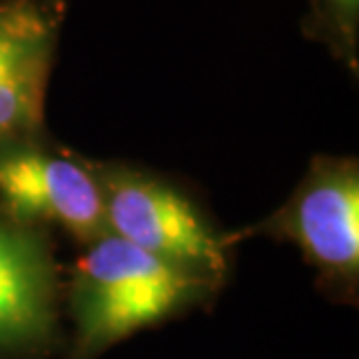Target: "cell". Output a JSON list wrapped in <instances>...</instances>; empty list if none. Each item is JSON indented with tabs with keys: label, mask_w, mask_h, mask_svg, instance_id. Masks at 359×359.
<instances>
[{
	"label": "cell",
	"mask_w": 359,
	"mask_h": 359,
	"mask_svg": "<svg viewBox=\"0 0 359 359\" xmlns=\"http://www.w3.org/2000/svg\"><path fill=\"white\" fill-rule=\"evenodd\" d=\"M215 283L166 264L103 233L84 245L70 280L75 348L70 359H93L138 329L198 304Z\"/></svg>",
	"instance_id": "obj_1"
},
{
	"label": "cell",
	"mask_w": 359,
	"mask_h": 359,
	"mask_svg": "<svg viewBox=\"0 0 359 359\" xmlns=\"http://www.w3.org/2000/svg\"><path fill=\"white\" fill-rule=\"evenodd\" d=\"M107 231L156 259L219 285L229 266L224 233L173 184L126 163H93Z\"/></svg>",
	"instance_id": "obj_2"
},
{
	"label": "cell",
	"mask_w": 359,
	"mask_h": 359,
	"mask_svg": "<svg viewBox=\"0 0 359 359\" xmlns=\"http://www.w3.org/2000/svg\"><path fill=\"white\" fill-rule=\"evenodd\" d=\"M266 236L294 243L332 294L355 299L359 285V163L313 156L292 196L259 224L224 233L226 245Z\"/></svg>",
	"instance_id": "obj_3"
},
{
	"label": "cell",
	"mask_w": 359,
	"mask_h": 359,
	"mask_svg": "<svg viewBox=\"0 0 359 359\" xmlns=\"http://www.w3.org/2000/svg\"><path fill=\"white\" fill-rule=\"evenodd\" d=\"M0 210L28 224L61 226L82 245L107 233L91 161L47 138L0 152Z\"/></svg>",
	"instance_id": "obj_4"
},
{
	"label": "cell",
	"mask_w": 359,
	"mask_h": 359,
	"mask_svg": "<svg viewBox=\"0 0 359 359\" xmlns=\"http://www.w3.org/2000/svg\"><path fill=\"white\" fill-rule=\"evenodd\" d=\"M59 0H0V152L47 138Z\"/></svg>",
	"instance_id": "obj_5"
},
{
	"label": "cell",
	"mask_w": 359,
	"mask_h": 359,
	"mask_svg": "<svg viewBox=\"0 0 359 359\" xmlns=\"http://www.w3.org/2000/svg\"><path fill=\"white\" fill-rule=\"evenodd\" d=\"M59 325V269L45 226L0 210V359L45 353Z\"/></svg>",
	"instance_id": "obj_6"
},
{
	"label": "cell",
	"mask_w": 359,
	"mask_h": 359,
	"mask_svg": "<svg viewBox=\"0 0 359 359\" xmlns=\"http://www.w3.org/2000/svg\"><path fill=\"white\" fill-rule=\"evenodd\" d=\"M306 31L311 38L322 40L339 59L355 68L359 0H313Z\"/></svg>",
	"instance_id": "obj_7"
}]
</instances>
